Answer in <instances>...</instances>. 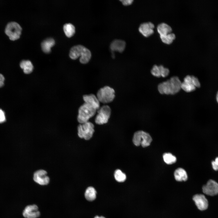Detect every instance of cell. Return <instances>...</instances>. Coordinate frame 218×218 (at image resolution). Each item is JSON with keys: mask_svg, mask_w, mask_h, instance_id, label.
<instances>
[{"mask_svg": "<svg viewBox=\"0 0 218 218\" xmlns=\"http://www.w3.org/2000/svg\"><path fill=\"white\" fill-rule=\"evenodd\" d=\"M83 98L85 103L89 105L97 110L100 107V102L97 96L94 94H91L84 95L83 96Z\"/></svg>", "mask_w": 218, "mask_h": 218, "instance_id": "obj_17", "label": "cell"}, {"mask_svg": "<svg viewBox=\"0 0 218 218\" xmlns=\"http://www.w3.org/2000/svg\"><path fill=\"white\" fill-rule=\"evenodd\" d=\"M203 192L208 195L213 196L218 194V183L213 180H210L202 187Z\"/></svg>", "mask_w": 218, "mask_h": 218, "instance_id": "obj_11", "label": "cell"}, {"mask_svg": "<svg viewBox=\"0 0 218 218\" xmlns=\"http://www.w3.org/2000/svg\"><path fill=\"white\" fill-rule=\"evenodd\" d=\"M55 41L51 38H48L41 43V47L43 51L45 53H49L51 52V47L54 45Z\"/></svg>", "mask_w": 218, "mask_h": 218, "instance_id": "obj_18", "label": "cell"}, {"mask_svg": "<svg viewBox=\"0 0 218 218\" xmlns=\"http://www.w3.org/2000/svg\"><path fill=\"white\" fill-rule=\"evenodd\" d=\"M21 30L19 24L16 22L12 21L7 25L5 32L10 40L15 41L20 38Z\"/></svg>", "mask_w": 218, "mask_h": 218, "instance_id": "obj_7", "label": "cell"}, {"mask_svg": "<svg viewBox=\"0 0 218 218\" xmlns=\"http://www.w3.org/2000/svg\"><path fill=\"white\" fill-rule=\"evenodd\" d=\"M47 174L45 170L42 169L37 170L34 173L33 179L35 182L40 185H47L50 182V178Z\"/></svg>", "mask_w": 218, "mask_h": 218, "instance_id": "obj_10", "label": "cell"}, {"mask_svg": "<svg viewBox=\"0 0 218 218\" xmlns=\"http://www.w3.org/2000/svg\"><path fill=\"white\" fill-rule=\"evenodd\" d=\"M169 72V69L162 65H154L151 70L152 75L157 77H165L168 75Z\"/></svg>", "mask_w": 218, "mask_h": 218, "instance_id": "obj_16", "label": "cell"}, {"mask_svg": "<svg viewBox=\"0 0 218 218\" xmlns=\"http://www.w3.org/2000/svg\"><path fill=\"white\" fill-rule=\"evenodd\" d=\"M97 192L95 189L92 187H88L85 193V198L89 201H92L96 198Z\"/></svg>", "mask_w": 218, "mask_h": 218, "instance_id": "obj_22", "label": "cell"}, {"mask_svg": "<svg viewBox=\"0 0 218 218\" xmlns=\"http://www.w3.org/2000/svg\"><path fill=\"white\" fill-rule=\"evenodd\" d=\"M216 99L217 102L218 103V92L217 93L216 96Z\"/></svg>", "mask_w": 218, "mask_h": 218, "instance_id": "obj_32", "label": "cell"}, {"mask_svg": "<svg viewBox=\"0 0 218 218\" xmlns=\"http://www.w3.org/2000/svg\"><path fill=\"white\" fill-rule=\"evenodd\" d=\"M211 164L213 169L216 171L218 170V157L211 162Z\"/></svg>", "mask_w": 218, "mask_h": 218, "instance_id": "obj_27", "label": "cell"}, {"mask_svg": "<svg viewBox=\"0 0 218 218\" xmlns=\"http://www.w3.org/2000/svg\"><path fill=\"white\" fill-rule=\"evenodd\" d=\"M120 1L124 5L126 6L130 5L134 1L133 0H123Z\"/></svg>", "mask_w": 218, "mask_h": 218, "instance_id": "obj_29", "label": "cell"}, {"mask_svg": "<svg viewBox=\"0 0 218 218\" xmlns=\"http://www.w3.org/2000/svg\"><path fill=\"white\" fill-rule=\"evenodd\" d=\"M63 30L65 34L68 37L72 36L75 32L74 26L70 23L65 24L63 26Z\"/></svg>", "mask_w": 218, "mask_h": 218, "instance_id": "obj_23", "label": "cell"}, {"mask_svg": "<svg viewBox=\"0 0 218 218\" xmlns=\"http://www.w3.org/2000/svg\"><path fill=\"white\" fill-rule=\"evenodd\" d=\"M91 56V51L87 48L81 45L74 46L71 49L69 56L73 60H75L80 57L79 61L83 64L88 62Z\"/></svg>", "mask_w": 218, "mask_h": 218, "instance_id": "obj_2", "label": "cell"}, {"mask_svg": "<svg viewBox=\"0 0 218 218\" xmlns=\"http://www.w3.org/2000/svg\"><path fill=\"white\" fill-rule=\"evenodd\" d=\"M182 82L176 76L171 77L166 81L160 83L158 90L161 94H174L179 91L181 88Z\"/></svg>", "mask_w": 218, "mask_h": 218, "instance_id": "obj_1", "label": "cell"}, {"mask_svg": "<svg viewBox=\"0 0 218 218\" xmlns=\"http://www.w3.org/2000/svg\"><path fill=\"white\" fill-rule=\"evenodd\" d=\"M22 214L25 218H38L40 216V213L37 206L33 204L27 206L24 210Z\"/></svg>", "mask_w": 218, "mask_h": 218, "instance_id": "obj_12", "label": "cell"}, {"mask_svg": "<svg viewBox=\"0 0 218 218\" xmlns=\"http://www.w3.org/2000/svg\"><path fill=\"white\" fill-rule=\"evenodd\" d=\"M161 41L167 45L171 44L176 38L175 34L171 33L165 35L160 36Z\"/></svg>", "mask_w": 218, "mask_h": 218, "instance_id": "obj_24", "label": "cell"}, {"mask_svg": "<svg viewBox=\"0 0 218 218\" xmlns=\"http://www.w3.org/2000/svg\"><path fill=\"white\" fill-rule=\"evenodd\" d=\"M97 113L95 122L98 124H103L108 122L111 116V110L109 106L104 105L97 110Z\"/></svg>", "mask_w": 218, "mask_h": 218, "instance_id": "obj_9", "label": "cell"}, {"mask_svg": "<svg viewBox=\"0 0 218 218\" xmlns=\"http://www.w3.org/2000/svg\"><path fill=\"white\" fill-rule=\"evenodd\" d=\"M94 126L92 123L88 121L80 124L78 127V134L79 137L89 140L92 137L94 132Z\"/></svg>", "mask_w": 218, "mask_h": 218, "instance_id": "obj_8", "label": "cell"}, {"mask_svg": "<svg viewBox=\"0 0 218 218\" xmlns=\"http://www.w3.org/2000/svg\"><path fill=\"white\" fill-rule=\"evenodd\" d=\"M94 218H105L103 216H95Z\"/></svg>", "mask_w": 218, "mask_h": 218, "instance_id": "obj_31", "label": "cell"}, {"mask_svg": "<svg viewBox=\"0 0 218 218\" xmlns=\"http://www.w3.org/2000/svg\"><path fill=\"white\" fill-rule=\"evenodd\" d=\"M164 161L167 164H172L175 163L177 160L176 157L170 153H165L163 155Z\"/></svg>", "mask_w": 218, "mask_h": 218, "instance_id": "obj_25", "label": "cell"}, {"mask_svg": "<svg viewBox=\"0 0 218 218\" xmlns=\"http://www.w3.org/2000/svg\"><path fill=\"white\" fill-rule=\"evenodd\" d=\"M154 25L150 22H144L140 25L139 28L140 32L145 37H148L154 33Z\"/></svg>", "mask_w": 218, "mask_h": 218, "instance_id": "obj_14", "label": "cell"}, {"mask_svg": "<svg viewBox=\"0 0 218 218\" xmlns=\"http://www.w3.org/2000/svg\"><path fill=\"white\" fill-rule=\"evenodd\" d=\"M96 96L100 102L104 104L110 103L115 98V91L109 86H105L98 91Z\"/></svg>", "mask_w": 218, "mask_h": 218, "instance_id": "obj_4", "label": "cell"}, {"mask_svg": "<svg viewBox=\"0 0 218 218\" xmlns=\"http://www.w3.org/2000/svg\"><path fill=\"white\" fill-rule=\"evenodd\" d=\"M6 118L4 112L0 109V123H2L5 121Z\"/></svg>", "mask_w": 218, "mask_h": 218, "instance_id": "obj_28", "label": "cell"}, {"mask_svg": "<svg viewBox=\"0 0 218 218\" xmlns=\"http://www.w3.org/2000/svg\"><path fill=\"white\" fill-rule=\"evenodd\" d=\"M20 66L26 74L31 73L33 71V66L31 62L29 60H23L20 63Z\"/></svg>", "mask_w": 218, "mask_h": 218, "instance_id": "obj_21", "label": "cell"}, {"mask_svg": "<svg viewBox=\"0 0 218 218\" xmlns=\"http://www.w3.org/2000/svg\"><path fill=\"white\" fill-rule=\"evenodd\" d=\"M114 177L116 180L119 182L124 181L126 178L125 174L119 169L115 170L114 173Z\"/></svg>", "mask_w": 218, "mask_h": 218, "instance_id": "obj_26", "label": "cell"}, {"mask_svg": "<svg viewBox=\"0 0 218 218\" xmlns=\"http://www.w3.org/2000/svg\"><path fill=\"white\" fill-rule=\"evenodd\" d=\"M5 78L2 74H0V88L2 87L4 84Z\"/></svg>", "mask_w": 218, "mask_h": 218, "instance_id": "obj_30", "label": "cell"}, {"mask_svg": "<svg viewBox=\"0 0 218 218\" xmlns=\"http://www.w3.org/2000/svg\"><path fill=\"white\" fill-rule=\"evenodd\" d=\"M152 141V138L149 134L142 130L135 132L133 139V143L135 145L138 146L141 145L143 147L149 146Z\"/></svg>", "mask_w": 218, "mask_h": 218, "instance_id": "obj_5", "label": "cell"}, {"mask_svg": "<svg viewBox=\"0 0 218 218\" xmlns=\"http://www.w3.org/2000/svg\"><path fill=\"white\" fill-rule=\"evenodd\" d=\"M200 86L198 79L193 75H187L182 82L181 88L186 92H190L195 90Z\"/></svg>", "mask_w": 218, "mask_h": 218, "instance_id": "obj_6", "label": "cell"}, {"mask_svg": "<svg viewBox=\"0 0 218 218\" xmlns=\"http://www.w3.org/2000/svg\"><path fill=\"white\" fill-rule=\"evenodd\" d=\"M157 30L160 36L171 33L172 30V28L169 25L164 22L160 23L157 25Z\"/></svg>", "mask_w": 218, "mask_h": 218, "instance_id": "obj_19", "label": "cell"}, {"mask_svg": "<svg viewBox=\"0 0 218 218\" xmlns=\"http://www.w3.org/2000/svg\"><path fill=\"white\" fill-rule=\"evenodd\" d=\"M97 110L88 104L84 103L78 109L77 117L78 121L82 124L88 121L89 119L94 116Z\"/></svg>", "mask_w": 218, "mask_h": 218, "instance_id": "obj_3", "label": "cell"}, {"mask_svg": "<svg viewBox=\"0 0 218 218\" xmlns=\"http://www.w3.org/2000/svg\"><path fill=\"white\" fill-rule=\"evenodd\" d=\"M126 47V43L123 40L120 39H115L113 41L110 45V49L112 53V56H114V51H118L120 53L123 52Z\"/></svg>", "mask_w": 218, "mask_h": 218, "instance_id": "obj_15", "label": "cell"}, {"mask_svg": "<svg viewBox=\"0 0 218 218\" xmlns=\"http://www.w3.org/2000/svg\"><path fill=\"white\" fill-rule=\"evenodd\" d=\"M175 180L178 181H185L187 179V175L185 170L182 168L177 169L174 173Z\"/></svg>", "mask_w": 218, "mask_h": 218, "instance_id": "obj_20", "label": "cell"}, {"mask_svg": "<svg viewBox=\"0 0 218 218\" xmlns=\"http://www.w3.org/2000/svg\"><path fill=\"white\" fill-rule=\"evenodd\" d=\"M193 199L199 210H203L207 208L208 201L204 195L202 194L195 195L193 196Z\"/></svg>", "mask_w": 218, "mask_h": 218, "instance_id": "obj_13", "label": "cell"}]
</instances>
